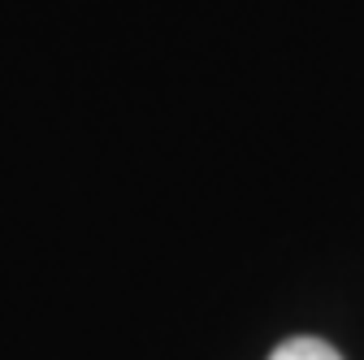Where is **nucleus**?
<instances>
[{"mask_svg": "<svg viewBox=\"0 0 364 360\" xmlns=\"http://www.w3.org/2000/svg\"><path fill=\"white\" fill-rule=\"evenodd\" d=\"M269 360H343V356L321 339H287Z\"/></svg>", "mask_w": 364, "mask_h": 360, "instance_id": "obj_1", "label": "nucleus"}]
</instances>
